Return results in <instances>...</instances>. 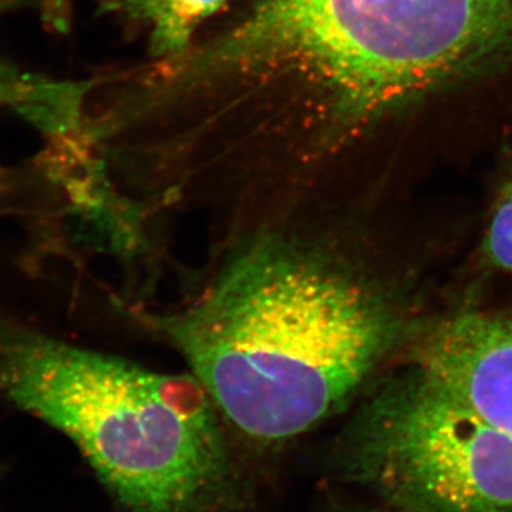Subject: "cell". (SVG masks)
Listing matches in <instances>:
<instances>
[{
    "label": "cell",
    "mask_w": 512,
    "mask_h": 512,
    "mask_svg": "<svg viewBox=\"0 0 512 512\" xmlns=\"http://www.w3.org/2000/svg\"><path fill=\"white\" fill-rule=\"evenodd\" d=\"M109 9L148 29L151 59L184 52L202 22L228 5L229 0H106Z\"/></svg>",
    "instance_id": "5"
},
{
    "label": "cell",
    "mask_w": 512,
    "mask_h": 512,
    "mask_svg": "<svg viewBox=\"0 0 512 512\" xmlns=\"http://www.w3.org/2000/svg\"><path fill=\"white\" fill-rule=\"evenodd\" d=\"M335 460L392 512H512V439L412 362L372 384Z\"/></svg>",
    "instance_id": "3"
},
{
    "label": "cell",
    "mask_w": 512,
    "mask_h": 512,
    "mask_svg": "<svg viewBox=\"0 0 512 512\" xmlns=\"http://www.w3.org/2000/svg\"><path fill=\"white\" fill-rule=\"evenodd\" d=\"M413 362L512 439V315L463 312L441 320Z\"/></svg>",
    "instance_id": "4"
},
{
    "label": "cell",
    "mask_w": 512,
    "mask_h": 512,
    "mask_svg": "<svg viewBox=\"0 0 512 512\" xmlns=\"http://www.w3.org/2000/svg\"><path fill=\"white\" fill-rule=\"evenodd\" d=\"M483 251L491 266L512 275V178L495 202L485 232Z\"/></svg>",
    "instance_id": "7"
},
{
    "label": "cell",
    "mask_w": 512,
    "mask_h": 512,
    "mask_svg": "<svg viewBox=\"0 0 512 512\" xmlns=\"http://www.w3.org/2000/svg\"><path fill=\"white\" fill-rule=\"evenodd\" d=\"M0 393L69 437L130 511L231 504L228 429L190 372H157L0 320Z\"/></svg>",
    "instance_id": "2"
},
{
    "label": "cell",
    "mask_w": 512,
    "mask_h": 512,
    "mask_svg": "<svg viewBox=\"0 0 512 512\" xmlns=\"http://www.w3.org/2000/svg\"><path fill=\"white\" fill-rule=\"evenodd\" d=\"M89 87L90 82L55 83L0 77V106L22 109L47 127L62 131L82 116Z\"/></svg>",
    "instance_id": "6"
},
{
    "label": "cell",
    "mask_w": 512,
    "mask_h": 512,
    "mask_svg": "<svg viewBox=\"0 0 512 512\" xmlns=\"http://www.w3.org/2000/svg\"><path fill=\"white\" fill-rule=\"evenodd\" d=\"M183 303L143 315L241 439L276 446L348 412L403 335L389 285L345 204L303 205L221 229Z\"/></svg>",
    "instance_id": "1"
}]
</instances>
